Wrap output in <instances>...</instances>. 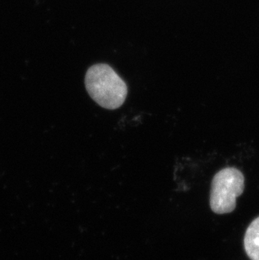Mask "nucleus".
<instances>
[{
  "label": "nucleus",
  "instance_id": "nucleus-1",
  "mask_svg": "<svg viewBox=\"0 0 259 260\" xmlns=\"http://www.w3.org/2000/svg\"><path fill=\"white\" fill-rule=\"evenodd\" d=\"M85 87L91 98L108 110L120 108L128 93L125 82L107 64H95L88 69Z\"/></svg>",
  "mask_w": 259,
  "mask_h": 260
},
{
  "label": "nucleus",
  "instance_id": "nucleus-2",
  "mask_svg": "<svg viewBox=\"0 0 259 260\" xmlns=\"http://www.w3.org/2000/svg\"><path fill=\"white\" fill-rule=\"evenodd\" d=\"M244 175L236 168L228 167L215 174L210 189V206L213 212L231 213L237 206V198L244 191Z\"/></svg>",
  "mask_w": 259,
  "mask_h": 260
},
{
  "label": "nucleus",
  "instance_id": "nucleus-3",
  "mask_svg": "<svg viewBox=\"0 0 259 260\" xmlns=\"http://www.w3.org/2000/svg\"><path fill=\"white\" fill-rule=\"evenodd\" d=\"M244 248L251 260H259V216L252 221L245 233Z\"/></svg>",
  "mask_w": 259,
  "mask_h": 260
}]
</instances>
